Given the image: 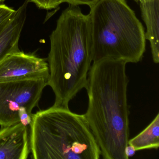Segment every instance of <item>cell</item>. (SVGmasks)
I'll return each instance as SVG.
<instances>
[{
	"label": "cell",
	"mask_w": 159,
	"mask_h": 159,
	"mask_svg": "<svg viewBox=\"0 0 159 159\" xmlns=\"http://www.w3.org/2000/svg\"><path fill=\"white\" fill-rule=\"evenodd\" d=\"M28 126L21 122L0 129V159H26L30 152Z\"/></svg>",
	"instance_id": "obj_7"
},
{
	"label": "cell",
	"mask_w": 159,
	"mask_h": 159,
	"mask_svg": "<svg viewBox=\"0 0 159 159\" xmlns=\"http://www.w3.org/2000/svg\"><path fill=\"white\" fill-rule=\"evenodd\" d=\"M15 11L3 3H0V32L10 21Z\"/></svg>",
	"instance_id": "obj_11"
},
{
	"label": "cell",
	"mask_w": 159,
	"mask_h": 159,
	"mask_svg": "<svg viewBox=\"0 0 159 159\" xmlns=\"http://www.w3.org/2000/svg\"><path fill=\"white\" fill-rule=\"evenodd\" d=\"M141 16L146 25L145 38L150 43L152 55L155 64L159 62V0L140 2Z\"/></svg>",
	"instance_id": "obj_9"
},
{
	"label": "cell",
	"mask_w": 159,
	"mask_h": 159,
	"mask_svg": "<svg viewBox=\"0 0 159 159\" xmlns=\"http://www.w3.org/2000/svg\"><path fill=\"white\" fill-rule=\"evenodd\" d=\"M30 127L33 159L100 158V148L84 114L53 106L33 114Z\"/></svg>",
	"instance_id": "obj_3"
},
{
	"label": "cell",
	"mask_w": 159,
	"mask_h": 159,
	"mask_svg": "<svg viewBox=\"0 0 159 159\" xmlns=\"http://www.w3.org/2000/svg\"><path fill=\"white\" fill-rule=\"evenodd\" d=\"M29 0L16 10L4 28L0 32V62L11 54L20 51L19 42L27 18Z\"/></svg>",
	"instance_id": "obj_8"
},
{
	"label": "cell",
	"mask_w": 159,
	"mask_h": 159,
	"mask_svg": "<svg viewBox=\"0 0 159 159\" xmlns=\"http://www.w3.org/2000/svg\"><path fill=\"white\" fill-rule=\"evenodd\" d=\"M29 2L34 3L39 9L46 10L55 9L61 4L60 0H29Z\"/></svg>",
	"instance_id": "obj_12"
},
{
	"label": "cell",
	"mask_w": 159,
	"mask_h": 159,
	"mask_svg": "<svg viewBox=\"0 0 159 159\" xmlns=\"http://www.w3.org/2000/svg\"><path fill=\"white\" fill-rule=\"evenodd\" d=\"M128 145L136 151L157 149L159 147V114L158 113L149 125L139 134L129 139Z\"/></svg>",
	"instance_id": "obj_10"
},
{
	"label": "cell",
	"mask_w": 159,
	"mask_h": 159,
	"mask_svg": "<svg viewBox=\"0 0 159 159\" xmlns=\"http://www.w3.org/2000/svg\"><path fill=\"white\" fill-rule=\"evenodd\" d=\"M47 84L55 96L53 106L69 104L87 85L91 67L92 39L89 15L69 5L60 15L50 36Z\"/></svg>",
	"instance_id": "obj_2"
},
{
	"label": "cell",
	"mask_w": 159,
	"mask_h": 159,
	"mask_svg": "<svg viewBox=\"0 0 159 159\" xmlns=\"http://www.w3.org/2000/svg\"><path fill=\"white\" fill-rule=\"evenodd\" d=\"M127 64L105 58L93 63L88 73V105L84 115L105 159H128Z\"/></svg>",
	"instance_id": "obj_1"
},
{
	"label": "cell",
	"mask_w": 159,
	"mask_h": 159,
	"mask_svg": "<svg viewBox=\"0 0 159 159\" xmlns=\"http://www.w3.org/2000/svg\"><path fill=\"white\" fill-rule=\"evenodd\" d=\"M49 76L48 62L33 53L20 51L9 55L0 62V81L48 80Z\"/></svg>",
	"instance_id": "obj_6"
},
{
	"label": "cell",
	"mask_w": 159,
	"mask_h": 159,
	"mask_svg": "<svg viewBox=\"0 0 159 159\" xmlns=\"http://www.w3.org/2000/svg\"><path fill=\"white\" fill-rule=\"evenodd\" d=\"M136 1L139 2H144L149 1L150 0H135Z\"/></svg>",
	"instance_id": "obj_15"
},
{
	"label": "cell",
	"mask_w": 159,
	"mask_h": 159,
	"mask_svg": "<svg viewBox=\"0 0 159 159\" xmlns=\"http://www.w3.org/2000/svg\"><path fill=\"white\" fill-rule=\"evenodd\" d=\"M98 0H60V3L66 2L69 5L79 6L81 5H87L90 8L93 6Z\"/></svg>",
	"instance_id": "obj_13"
},
{
	"label": "cell",
	"mask_w": 159,
	"mask_h": 159,
	"mask_svg": "<svg viewBox=\"0 0 159 159\" xmlns=\"http://www.w3.org/2000/svg\"><path fill=\"white\" fill-rule=\"evenodd\" d=\"M46 79H26L0 81V126L18 122L30 126L32 110L39 105Z\"/></svg>",
	"instance_id": "obj_5"
},
{
	"label": "cell",
	"mask_w": 159,
	"mask_h": 159,
	"mask_svg": "<svg viewBox=\"0 0 159 159\" xmlns=\"http://www.w3.org/2000/svg\"><path fill=\"white\" fill-rule=\"evenodd\" d=\"M5 0H0V3H3Z\"/></svg>",
	"instance_id": "obj_16"
},
{
	"label": "cell",
	"mask_w": 159,
	"mask_h": 159,
	"mask_svg": "<svg viewBox=\"0 0 159 159\" xmlns=\"http://www.w3.org/2000/svg\"><path fill=\"white\" fill-rule=\"evenodd\" d=\"M136 150L133 146L128 145L125 148V153L128 159L129 157H132L134 155L136 152Z\"/></svg>",
	"instance_id": "obj_14"
},
{
	"label": "cell",
	"mask_w": 159,
	"mask_h": 159,
	"mask_svg": "<svg viewBox=\"0 0 159 159\" xmlns=\"http://www.w3.org/2000/svg\"><path fill=\"white\" fill-rule=\"evenodd\" d=\"M89 17L93 63L105 58L141 61L146 51L143 25L125 0H98Z\"/></svg>",
	"instance_id": "obj_4"
}]
</instances>
